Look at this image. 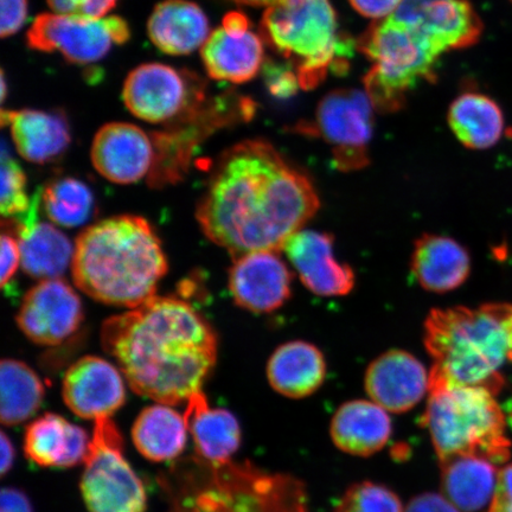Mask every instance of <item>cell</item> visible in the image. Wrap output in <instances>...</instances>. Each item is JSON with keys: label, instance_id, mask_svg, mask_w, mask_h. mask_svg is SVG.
Masks as SVG:
<instances>
[{"label": "cell", "instance_id": "f546056e", "mask_svg": "<svg viewBox=\"0 0 512 512\" xmlns=\"http://www.w3.org/2000/svg\"><path fill=\"white\" fill-rule=\"evenodd\" d=\"M44 387L27 364L17 360L0 363V420L4 426L22 424L41 407Z\"/></svg>", "mask_w": 512, "mask_h": 512}, {"label": "cell", "instance_id": "f1b7e54d", "mask_svg": "<svg viewBox=\"0 0 512 512\" xmlns=\"http://www.w3.org/2000/svg\"><path fill=\"white\" fill-rule=\"evenodd\" d=\"M21 265L31 278H60L72 266V242L53 224L36 222L19 228Z\"/></svg>", "mask_w": 512, "mask_h": 512}, {"label": "cell", "instance_id": "6da1fadb", "mask_svg": "<svg viewBox=\"0 0 512 512\" xmlns=\"http://www.w3.org/2000/svg\"><path fill=\"white\" fill-rule=\"evenodd\" d=\"M315 185L265 140L222 153L197 208L204 235L234 258L283 251L317 214Z\"/></svg>", "mask_w": 512, "mask_h": 512}, {"label": "cell", "instance_id": "ee69618b", "mask_svg": "<svg viewBox=\"0 0 512 512\" xmlns=\"http://www.w3.org/2000/svg\"><path fill=\"white\" fill-rule=\"evenodd\" d=\"M508 331H509L511 361H512V311H511V315L508 319Z\"/></svg>", "mask_w": 512, "mask_h": 512}, {"label": "cell", "instance_id": "7bdbcfd3", "mask_svg": "<svg viewBox=\"0 0 512 512\" xmlns=\"http://www.w3.org/2000/svg\"><path fill=\"white\" fill-rule=\"evenodd\" d=\"M230 2L247 5V6H271L278 2V0H230Z\"/></svg>", "mask_w": 512, "mask_h": 512}, {"label": "cell", "instance_id": "60d3db41", "mask_svg": "<svg viewBox=\"0 0 512 512\" xmlns=\"http://www.w3.org/2000/svg\"><path fill=\"white\" fill-rule=\"evenodd\" d=\"M0 512H34L27 495L15 488H5L0 494Z\"/></svg>", "mask_w": 512, "mask_h": 512}, {"label": "cell", "instance_id": "44dd1931", "mask_svg": "<svg viewBox=\"0 0 512 512\" xmlns=\"http://www.w3.org/2000/svg\"><path fill=\"white\" fill-rule=\"evenodd\" d=\"M330 432L332 441L342 452L370 457L388 444L393 425L386 409L374 401L354 400L337 409Z\"/></svg>", "mask_w": 512, "mask_h": 512}, {"label": "cell", "instance_id": "d4e9b609", "mask_svg": "<svg viewBox=\"0 0 512 512\" xmlns=\"http://www.w3.org/2000/svg\"><path fill=\"white\" fill-rule=\"evenodd\" d=\"M490 459L454 456L440 460L443 495L462 512H478L495 494L498 472Z\"/></svg>", "mask_w": 512, "mask_h": 512}, {"label": "cell", "instance_id": "30bf717a", "mask_svg": "<svg viewBox=\"0 0 512 512\" xmlns=\"http://www.w3.org/2000/svg\"><path fill=\"white\" fill-rule=\"evenodd\" d=\"M123 100L134 117L150 124H175L206 104L197 75L164 63H144L124 82Z\"/></svg>", "mask_w": 512, "mask_h": 512}, {"label": "cell", "instance_id": "836d02e7", "mask_svg": "<svg viewBox=\"0 0 512 512\" xmlns=\"http://www.w3.org/2000/svg\"><path fill=\"white\" fill-rule=\"evenodd\" d=\"M47 3L55 14L102 18L110 15L118 0H47Z\"/></svg>", "mask_w": 512, "mask_h": 512}, {"label": "cell", "instance_id": "1f68e13d", "mask_svg": "<svg viewBox=\"0 0 512 512\" xmlns=\"http://www.w3.org/2000/svg\"><path fill=\"white\" fill-rule=\"evenodd\" d=\"M42 191H37L32 200L27 194V177L14 158L3 147L2 151V195L0 211L4 217H14L19 227L37 222Z\"/></svg>", "mask_w": 512, "mask_h": 512}, {"label": "cell", "instance_id": "7c38bea8", "mask_svg": "<svg viewBox=\"0 0 512 512\" xmlns=\"http://www.w3.org/2000/svg\"><path fill=\"white\" fill-rule=\"evenodd\" d=\"M16 320L30 341L53 347L79 330L83 320L81 299L66 280H41L25 294Z\"/></svg>", "mask_w": 512, "mask_h": 512}, {"label": "cell", "instance_id": "8fae6325", "mask_svg": "<svg viewBox=\"0 0 512 512\" xmlns=\"http://www.w3.org/2000/svg\"><path fill=\"white\" fill-rule=\"evenodd\" d=\"M130 38V27L119 16L87 18L55 12L36 17L27 35L30 49L59 53L68 62L80 66L101 61L112 48Z\"/></svg>", "mask_w": 512, "mask_h": 512}, {"label": "cell", "instance_id": "e0dca14e", "mask_svg": "<svg viewBox=\"0 0 512 512\" xmlns=\"http://www.w3.org/2000/svg\"><path fill=\"white\" fill-rule=\"evenodd\" d=\"M364 386L371 401L387 412L405 413L430 392V373L409 352L390 350L370 363Z\"/></svg>", "mask_w": 512, "mask_h": 512}, {"label": "cell", "instance_id": "603a6c76", "mask_svg": "<svg viewBox=\"0 0 512 512\" xmlns=\"http://www.w3.org/2000/svg\"><path fill=\"white\" fill-rule=\"evenodd\" d=\"M411 265L419 285L433 293L456 290L471 272L469 252L456 240L437 234L416 240Z\"/></svg>", "mask_w": 512, "mask_h": 512}, {"label": "cell", "instance_id": "ac0fdd59", "mask_svg": "<svg viewBox=\"0 0 512 512\" xmlns=\"http://www.w3.org/2000/svg\"><path fill=\"white\" fill-rule=\"evenodd\" d=\"M264 38L252 28L221 27L201 49L204 69L210 79L241 85L255 78L265 66Z\"/></svg>", "mask_w": 512, "mask_h": 512}, {"label": "cell", "instance_id": "4fadbf2b", "mask_svg": "<svg viewBox=\"0 0 512 512\" xmlns=\"http://www.w3.org/2000/svg\"><path fill=\"white\" fill-rule=\"evenodd\" d=\"M292 274L279 252L260 251L236 258L229 270L234 302L254 313H271L291 297Z\"/></svg>", "mask_w": 512, "mask_h": 512}, {"label": "cell", "instance_id": "b9f144b4", "mask_svg": "<svg viewBox=\"0 0 512 512\" xmlns=\"http://www.w3.org/2000/svg\"><path fill=\"white\" fill-rule=\"evenodd\" d=\"M0 452H2V462H0V473L2 476H5L14 465L15 460V447L14 444L11 443L8 435L2 432V437H0Z\"/></svg>", "mask_w": 512, "mask_h": 512}, {"label": "cell", "instance_id": "7402d4cb", "mask_svg": "<svg viewBox=\"0 0 512 512\" xmlns=\"http://www.w3.org/2000/svg\"><path fill=\"white\" fill-rule=\"evenodd\" d=\"M92 439L61 415L47 413L25 431L24 452L37 465L73 467L85 463Z\"/></svg>", "mask_w": 512, "mask_h": 512}, {"label": "cell", "instance_id": "4316f807", "mask_svg": "<svg viewBox=\"0 0 512 512\" xmlns=\"http://www.w3.org/2000/svg\"><path fill=\"white\" fill-rule=\"evenodd\" d=\"M447 121L454 136L471 150L490 149L504 134L502 108L482 93L466 92L459 95L448 110Z\"/></svg>", "mask_w": 512, "mask_h": 512}, {"label": "cell", "instance_id": "cb8c5ba5", "mask_svg": "<svg viewBox=\"0 0 512 512\" xmlns=\"http://www.w3.org/2000/svg\"><path fill=\"white\" fill-rule=\"evenodd\" d=\"M326 361L316 345L288 342L273 352L267 364V379L275 392L290 399H304L323 386Z\"/></svg>", "mask_w": 512, "mask_h": 512}, {"label": "cell", "instance_id": "7a4b0ae2", "mask_svg": "<svg viewBox=\"0 0 512 512\" xmlns=\"http://www.w3.org/2000/svg\"><path fill=\"white\" fill-rule=\"evenodd\" d=\"M101 344L133 392L168 406L200 393L217 358L214 330L175 297L155 296L107 319Z\"/></svg>", "mask_w": 512, "mask_h": 512}, {"label": "cell", "instance_id": "ffe728a7", "mask_svg": "<svg viewBox=\"0 0 512 512\" xmlns=\"http://www.w3.org/2000/svg\"><path fill=\"white\" fill-rule=\"evenodd\" d=\"M2 124L9 125L19 155L31 163L54 162L72 142L68 121L57 112L3 111Z\"/></svg>", "mask_w": 512, "mask_h": 512}, {"label": "cell", "instance_id": "74e56055", "mask_svg": "<svg viewBox=\"0 0 512 512\" xmlns=\"http://www.w3.org/2000/svg\"><path fill=\"white\" fill-rule=\"evenodd\" d=\"M21 264V246L11 234L2 235V286L6 287L14 278Z\"/></svg>", "mask_w": 512, "mask_h": 512}, {"label": "cell", "instance_id": "9c48e42d", "mask_svg": "<svg viewBox=\"0 0 512 512\" xmlns=\"http://www.w3.org/2000/svg\"><path fill=\"white\" fill-rule=\"evenodd\" d=\"M376 108L366 91L343 88L324 96L312 123L299 125L303 134L323 138L332 147L339 171H357L369 164V143Z\"/></svg>", "mask_w": 512, "mask_h": 512}, {"label": "cell", "instance_id": "ba28073f", "mask_svg": "<svg viewBox=\"0 0 512 512\" xmlns=\"http://www.w3.org/2000/svg\"><path fill=\"white\" fill-rule=\"evenodd\" d=\"M81 479L89 512H145L142 480L124 456V440L111 418L95 421Z\"/></svg>", "mask_w": 512, "mask_h": 512}, {"label": "cell", "instance_id": "f35d334b", "mask_svg": "<svg viewBox=\"0 0 512 512\" xmlns=\"http://www.w3.org/2000/svg\"><path fill=\"white\" fill-rule=\"evenodd\" d=\"M352 8L363 17L380 21L393 15L402 0H349Z\"/></svg>", "mask_w": 512, "mask_h": 512}, {"label": "cell", "instance_id": "5bb4252c", "mask_svg": "<svg viewBox=\"0 0 512 512\" xmlns=\"http://www.w3.org/2000/svg\"><path fill=\"white\" fill-rule=\"evenodd\" d=\"M63 401L82 419L111 418L125 403L119 370L104 358L86 356L67 370L62 383Z\"/></svg>", "mask_w": 512, "mask_h": 512}, {"label": "cell", "instance_id": "4dcf8cb0", "mask_svg": "<svg viewBox=\"0 0 512 512\" xmlns=\"http://www.w3.org/2000/svg\"><path fill=\"white\" fill-rule=\"evenodd\" d=\"M42 203L49 220L64 228L83 226L95 214L93 192L80 179H54L42 190Z\"/></svg>", "mask_w": 512, "mask_h": 512}, {"label": "cell", "instance_id": "9a60e30c", "mask_svg": "<svg viewBox=\"0 0 512 512\" xmlns=\"http://www.w3.org/2000/svg\"><path fill=\"white\" fill-rule=\"evenodd\" d=\"M306 288L320 297L347 296L355 287V273L337 261L334 238L316 230H299L283 248Z\"/></svg>", "mask_w": 512, "mask_h": 512}, {"label": "cell", "instance_id": "d6a6232c", "mask_svg": "<svg viewBox=\"0 0 512 512\" xmlns=\"http://www.w3.org/2000/svg\"><path fill=\"white\" fill-rule=\"evenodd\" d=\"M401 499L387 486L373 482L351 485L335 512H403Z\"/></svg>", "mask_w": 512, "mask_h": 512}, {"label": "cell", "instance_id": "52a82bcc", "mask_svg": "<svg viewBox=\"0 0 512 512\" xmlns=\"http://www.w3.org/2000/svg\"><path fill=\"white\" fill-rule=\"evenodd\" d=\"M260 35L290 62L304 89L319 86L335 64L341 67L349 48L330 0H278L266 8Z\"/></svg>", "mask_w": 512, "mask_h": 512}, {"label": "cell", "instance_id": "d590c367", "mask_svg": "<svg viewBox=\"0 0 512 512\" xmlns=\"http://www.w3.org/2000/svg\"><path fill=\"white\" fill-rule=\"evenodd\" d=\"M0 36H14L28 21V0H0Z\"/></svg>", "mask_w": 512, "mask_h": 512}, {"label": "cell", "instance_id": "277c9868", "mask_svg": "<svg viewBox=\"0 0 512 512\" xmlns=\"http://www.w3.org/2000/svg\"><path fill=\"white\" fill-rule=\"evenodd\" d=\"M512 305L435 309L425 323V347L433 358L431 387H484L497 394L499 370L511 361L508 319Z\"/></svg>", "mask_w": 512, "mask_h": 512}, {"label": "cell", "instance_id": "3957f363", "mask_svg": "<svg viewBox=\"0 0 512 512\" xmlns=\"http://www.w3.org/2000/svg\"><path fill=\"white\" fill-rule=\"evenodd\" d=\"M168 261L143 217L120 215L83 230L75 243L74 283L96 302L136 309L156 296Z\"/></svg>", "mask_w": 512, "mask_h": 512}, {"label": "cell", "instance_id": "83f0119b", "mask_svg": "<svg viewBox=\"0 0 512 512\" xmlns=\"http://www.w3.org/2000/svg\"><path fill=\"white\" fill-rule=\"evenodd\" d=\"M187 432L184 415L158 403L138 415L132 428V440L143 457L160 463L175 459L184 451Z\"/></svg>", "mask_w": 512, "mask_h": 512}, {"label": "cell", "instance_id": "e575fe53", "mask_svg": "<svg viewBox=\"0 0 512 512\" xmlns=\"http://www.w3.org/2000/svg\"><path fill=\"white\" fill-rule=\"evenodd\" d=\"M266 83L271 93L279 98H287L300 87L296 70L293 67L274 66L265 63Z\"/></svg>", "mask_w": 512, "mask_h": 512}, {"label": "cell", "instance_id": "5b68a950", "mask_svg": "<svg viewBox=\"0 0 512 512\" xmlns=\"http://www.w3.org/2000/svg\"><path fill=\"white\" fill-rule=\"evenodd\" d=\"M358 48L373 62L364 91L381 112L400 110L408 92L433 78L440 57L451 51L432 29L400 9L371 24Z\"/></svg>", "mask_w": 512, "mask_h": 512}, {"label": "cell", "instance_id": "d6986e66", "mask_svg": "<svg viewBox=\"0 0 512 512\" xmlns=\"http://www.w3.org/2000/svg\"><path fill=\"white\" fill-rule=\"evenodd\" d=\"M153 46L171 56H185L202 49L210 34L206 12L191 0H163L147 22Z\"/></svg>", "mask_w": 512, "mask_h": 512}, {"label": "cell", "instance_id": "484cf974", "mask_svg": "<svg viewBox=\"0 0 512 512\" xmlns=\"http://www.w3.org/2000/svg\"><path fill=\"white\" fill-rule=\"evenodd\" d=\"M187 403L184 418L198 454L214 465H228L241 444L239 421L227 409L210 408L202 392Z\"/></svg>", "mask_w": 512, "mask_h": 512}, {"label": "cell", "instance_id": "ab89813d", "mask_svg": "<svg viewBox=\"0 0 512 512\" xmlns=\"http://www.w3.org/2000/svg\"><path fill=\"white\" fill-rule=\"evenodd\" d=\"M403 512H462L448 501L444 495L422 494L416 496L408 503Z\"/></svg>", "mask_w": 512, "mask_h": 512}, {"label": "cell", "instance_id": "8992f818", "mask_svg": "<svg viewBox=\"0 0 512 512\" xmlns=\"http://www.w3.org/2000/svg\"><path fill=\"white\" fill-rule=\"evenodd\" d=\"M422 424L439 460L471 454L502 464L510 456L504 414L488 388L431 387Z\"/></svg>", "mask_w": 512, "mask_h": 512}, {"label": "cell", "instance_id": "8d00e7d4", "mask_svg": "<svg viewBox=\"0 0 512 512\" xmlns=\"http://www.w3.org/2000/svg\"><path fill=\"white\" fill-rule=\"evenodd\" d=\"M488 512H512V464L498 472L495 494Z\"/></svg>", "mask_w": 512, "mask_h": 512}, {"label": "cell", "instance_id": "f6af8a7d", "mask_svg": "<svg viewBox=\"0 0 512 512\" xmlns=\"http://www.w3.org/2000/svg\"><path fill=\"white\" fill-rule=\"evenodd\" d=\"M510 2L512 3V0H510Z\"/></svg>", "mask_w": 512, "mask_h": 512}, {"label": "cell", "instance_id": "2e32d148", "mask_svg": "<svg viewBox=\"0 0 512 512\" xmlns=\"http://www.w3.org/2000/svg\"><path fill=\"white\" fill-rule=\"evenodd\" d=\"M92 163L102 177L113 183H137L155 164L156 150L152 138L139 126L110 123L96 132Z\"/></svg>", "mask_w": 512, "mask_h": 512}]
</instances>
